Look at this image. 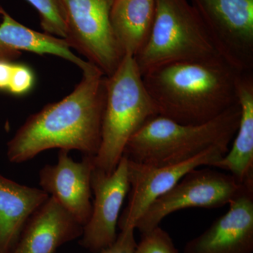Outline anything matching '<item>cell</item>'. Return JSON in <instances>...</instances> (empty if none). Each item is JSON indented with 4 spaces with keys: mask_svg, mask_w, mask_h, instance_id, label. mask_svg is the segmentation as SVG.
<instances>
[{
    "mask_svg": "<svg viewBox=\"0 0 253 253\" xmlns=\"http://www.w3.org/2000/svg\"><path fill=\"white\" fill-rule=\"evenodd\" d=\"M106 99V77L100 71L83 74L72 92L31 115L7 143L10 162L21 163L46 150L99 151Z\"/></svg>",
    "mask_w": 253,
    "mask_h": 253,
    "instance_id": "cell-1",
    "label": "cell"
},
{
    "mask_svg": "<svg viewBox=\"0 0 253 253\" xmlns=\"http://www.w3.org/2000/svg\"><path fill=\"white\" fill-rule=\"evenodd\" d=\"M242 73L219 56L163 65L142 79L160 116L181 124L201 125L237 104Z\"/></svg>",
    "mask_w": 253,
    "mask_h": 253,
    "instance_id": "cell-2",
    "label": "cell"
},
{
    "mask_svg": "<svg viewBox=\"0 0 253 253\" xmlns=\"http://www.w3.org/2000/svg\"><path fill=\"white\" fill-rule=\"evenodd\" d=\"M240 116L239 103L201 125L181 124L158 115L131 136L123 156L153 167L185 162L214 146H229L237 131Z\"/></svg>",
    "mask_w": 253,
    "mask_h": 253,
    "instance_id": "cell-3",
    "label": "cell"
},
{
    "mask_svg": "<svg viewBox=\"0 0 253 253\" xmlns=\"http://www.w3.org/2000/svg\"><path fill=\"white\" fill-rule=\"evenodd\" d=\"M158 115L134 56L125 55L116 71L106 77L101 144L94 156L95 168L111 174L129 139L145 123Z\"/></svg>",
    "mask_w": 253,
    "mask_h": 253,
    "instance_id": "cell-4",
    "label": "cell"
},
{
    "mask_svg": "<svg viewBox=\"0 0 253 253\" xmlns=\"http://www.w3.org/2000/svg\"><path fill=\"white\" fill-rule=\"evenodd\" d=\"M155 2L149 39L134 56L141 76L168 63L221 56L189 0H155Z\"/></svg>",
    "mask_w": 253,
    "mask_h": 253,
    "instance_id": "cell-5",
    "label": "cell"
},
{
    "mask_svg": "<svg viewBox=\"0 0 253 253\" xmlns=\"http://www.w3.org/2000/svg\"><path fill=\"white\" fill-rule=\"evenodd\" d=\"M67 38L76 49L106 77L116 71L125 55L113 36L110 14L115 0H59Z\"/></svg>",
    "mask_w": 253,
    "mask_h": 253,
    "instance_id": "cell-6",
    "label": "cell"
},
{
    "mask_svg": "<svg viewBox=\"0 0 253 253\" xmlns=\"http://www.w3.org/2000/svg\"><path fill=\"white\" fill-rule=\"evenodd\" d=\"M201 167L195 168L145 211L136 222L135 229L141 234L160 226L169 214L186 209H213L228 205L242 188L230 174Z\"/></svg>",
    "mask_w": 253,
    "mask_h": 253,
    "instance_id": "cell-7",
    "label": "cell"
},
{
    "mask_svg": "<svg viewBox=\"0 0 253 253\" xmlns=\"http://www.w3.org/2000/svg\"><path fill=\"white\" fill-rule=\"evenodd\" d=\"M189 1L221 56L240 72H253V0Z\"/></svg>",
    "mask_w": 253,
    "mask_h": 253,
    "instance_id": "cell-8",
    "label": "cell"
},
{
    "mask_svg": "<svg viewBox=\"0 0 253 253\" xmlns=\"http://www.w3.org/2000/svg\"><path fill=\"white\" fill-rule=\"evenodd\" d=\"M229 146H216L192 159L163 167L139 164L128 160L129 190L127 205L120 215L121 231L135 230L136 222L153 203L172 189L195 168L209 166L224 157Z\"/></svg>",
    "mask_w": 253,
    "mask_h": 253,
    "instance_id": "cell-9",
    "label": "cell"
},
{
    "mask_svg": "<svg viewBox=\"0 0 253 253\" xmlns=\"http://www.w3.org/2000/svg\"><path fill=\"white\" fill-rule=\"evenodd\" d=\"M94 203L89 220L83 226L81 244L100 253L115 242L121 208L129 190L128 160L123 156L116 169L106 174L94 167L91 178Z\"/></svg>",
    "mask_w": 253,
    "mask_h": 253,
    "instance_id": "cell-10",
    "label": "cell"
},
{
    "mask_svg": "<svg viewBox=\"0 0 253 253\" xmlns=\"http://www.w3.org/2000/svg\"><path fill=\"white\" fill-rule=\"evenodd\" d=\"M229 205L225 214L187 242L183 253H253V180L244 182Z\"/></svg>",
    "mask_w": 253,
    "mask_h": 253,
    "instance_id": "cell-11",
    "label": "cell"
},
{
    "mask_svg": "<svg viewBox=\"0 0 253 253\" xmlns=\"http://www.w3.org/2000/svg\"><path fill=\"white\" fill-rule=\"evenodd\" d=\"M94 156L84 155L75 161L69 151L60 150L57 163L46 165L39 173L40 185L84 226L92 210L91 178Z\"/></svg>",
    "mask_w": 253,
    "mask_h": 253,
    "instance_id": "cell-12",
    "label": "cell"
},
{
    "mask_svg": "<svg viewBox=\"0 0 253 253\" xmlns=\"http://www.w3.org/2000/svg\"><path fill=\"white\" fill-rule=\"evenodd\" d=\"M83 226L49 196L32 214L11 253H56L81 237Z\"/></svg>",
    "mask_w": 253,
    "mask_h": 253,
    "instance_id": "cell-13",
    "label": "cell"
},
{
    "mask_svg": "<svg viewBox=\"0 0 253 253\" xmlns=\"http://www.w3.org/2000/svg\"><path fill=\"white\" fill-rule=\"evenodd\" d=\"M0 24V61H14L22 51L54 55L77 66L83 74L99 71L96 66L74 54L66 40L34 31L21 24L4 11Z\"/></svg>",
    "mask_w": 253,
    "mask_h": 253,
    "instance_id": "cell-14",
    "label": "cell"
},
{
    "mask_svg": "<svg viewBox=\"0 0 253 253\" xmlns=\"http://www.w3.org/2000/svg\"><path fill=\"white\" fill-rule=\"evenodd\" d=\"M49 196L0 174V253H11L29 218Z\"/></svg>",
    "mask_w": 253,
    "mask_h": 253,
    "instance_id": "cell-15",
    "label": "cell"
},
{
    "mask_svg": "<svg viewBox=\"0 0 253 253\" xmlns=\"http://www.w3.org/2000/svg\"><path fill=\"white\" fill-rule=\"evenodd\" d=\"M241 116L234 144L212 168L228 171L240 184L253 180V72L242 73L237 86Z\"/></svg>",
    "mask_w": 253,
    "mask_h": 253,
    "instance_id": "cell-16",
    "label": "cell"
},
{
    "mask_svg": "<svg viewBox=\"0 0 253 253\" xmlns=\"http://www.w3.org/2000/svg\"><path fill=\"white\" fill-rule=\"evenodd\" d=\"M155 0H115L110 22L124 55L135 56L149 39L155 16Z\"/></svg>",
    "mask_w": 253,
    "mask_h": 253,
    "instance_id": "cell-17",
    "label": "cell"
},
{
    "mask_svg": "<svg viewBox=\"0 0 253 253\" xmlns=\"http://www.w3.org/2000/svg\"><path fill=\"white\" fill-rule=\"evenodd\" d=\"M39 14L44 33L66 40L67 28L59 0H26Z\"/></svg>",
    "mask_w": 253,
    "mask_h": 253,
    "instance_id": "cell-18",
    "label": "cell"
},
{
    "mask_svg": "<svg viewBox=\"0 0 253 253\" xmlns=\"http://www.w3.org/2000/svg\"><path fill=\"white\" fill-rule=\"evenodd\" d=\"M141 234L135 253H179L172 238L160 226Z\"/></svg>",
    "mask_w": 253,
    "mask_h": 253,
    "instance_id": "cell-19",
    "label": "cell"
},
{
    "mask_svg": "<svg viewBox=\"0 0 253 253\" xmlns=\"http://www.w3.org/2000/svg\"><path fill=\"white\" fill-rule=\"evenodd\" d=\"M36 76L29 66L21 63H13L7 92L15 96L28 94L33 89Z\"/></svg>",
    "mask_w": 253,
    "mask_h": 253,
    "instance_id": "cell-20",
    "label": "cell"
},
{
    "mask_svg": "<svg viewBox=\"0 0 253 253\" xmlns=\"http://www.w3.org/2000/svg\"><path fill=\"white\" fill-rule=\"evenodd\" d=\"M134 231H121L115 242L99 253H135L137 244L134 238Z\"/></svg>",
    "mask_w": 253,
    "mask_h": 253,
    "instance_id": "cell-21",
    "label": "cell"
},
{
    "mask_svg": "<svg viewBox=\"0 0 253 253\" xmlns=\"http://www.w3.org/2000/svg\"><path fill=\"white\" fill-rule=\"evenodd\" d=\"M14 61H0V91H7Z\"/></svg>",
    "mask_w": 253,
    "mask_h": 253,
    "instance_id": "cell-22",
    "label": "cell"
},
{
    "mask_svg": "<svg viewBox=\"0 0 253 253\" xmlns=\"http://www.w3.org/2000/svg\"><path fill=\"white\" fill-rule=\"evenodd\" d=\"M4 11L5 10L4 9V8H3L2 6H1V5L0 4V16H1V15H2L3 12H4Z\"/></svg>",
    "mask_w": 253,
    "mask_h": 253,
    "instance_id": "cell-23",
    "label": "cell"
}]
</instances>
